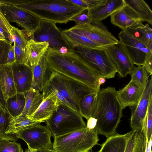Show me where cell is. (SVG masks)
Masks as SVG:
<instances>
[{
    "label": "cell",
    "mask_w": 152,
    "mask_h": 152,
    "mask_svg": "<svg viewBox=\"0 0 152 152\" xmlns=\"http://www.w3.org/2000/svg\"><path fill=\"white\" fill-rule=\"evenodd\" d=\"M61 32L72 48L73 46L79 45L93 48H104L88 38L74 33L68 29L63 30Z\"/></svg>",
    "instance_id": "83f0119b"
},
{
    "label": "cell",
    "mask_w": 152,
    "mask_h": 152,
    "mask_svg": "<svg viewBox=\"0 0 152 152\" xmlns=\"http://www.w3.org/2000/svg\"><path fill=\"white\" fill-rule=\"evenodd\" d=\"M36 152H58L53 149H41L36 150Z\"/></svg>",
    "instance_id": "f907efd6"
},
{
    "label": "cell",
    "mask_w": 152,
    "mask_h": 152,
    "mask_svg": "<svg viewBox=\"0 0 152 152\" xmlns=\"http://www.w3.org/2000/svg\"><path fill=\"white\" fill-rule=\"evenodd\" d=\"M87 120V127L90 130L94 129L96 124L97 119L93 117H91Z\"/></svg>",
    "instance_id": "f6af8a7d"
},
{
    "label": "cell",
    "mask_w": 152,
    "mask_h": 152,
    "mask_svg": "<svg viewBox=\"0 0 152 152\" xmlns=\"http://www.w3.org/2000/svg\"><path fill=\"white\" fill-rule=\"evenodd\" d=\"M106 78L104 77H100L98 80V85L100 87V86L106 81Z\"/></svg>",
    "instance_id": "816d5d0a"
},
{
    "label": "cell",
    "mask_w": 152,
    "mask_h": 152,
    "mask_svg": "<svg viewBox=\"0 0 152 152\" xmlns=\"http://www.w3.org/2000/svg\"><path fill=\"white\" fill-rule=\"evenodd\" d=\"M152 97L148 104L147 113L143 122L142 130L148 142L152 137Z\"/></svg>",
    "instance_id": "836d02e7"
},
{
    "label": "cell",
    "mask_w": 152,
    "mask_h": 152,
    "mask_svg": "<svg viewBox=\"0 0 152 152\" xmlns=\"http://www.w3.org/2000/svg\"><path fill=\"white\" fill-rule=\"evenodd\" d=\"M25 103L23 93L17 92L7 99L5 102V108L13 118H15L22 113Z\"/></svg>",
    "instance_id": "4dcf8cb0"
},
{
    "label": "cell",
    "mask_w": 152,
    "mask_h": 152,
    "mask_svg": "<svg viewBox=\"0 0 152 152\" xmlns=\"http://www.w3.org/2000/svg\"><path fill=\"white\" fill-rule=\"evenodd\" d=\"M152 137L151 138L148 142L146 139L145 152H152Z\"/></svg>",
    "instance_id": "c3c4849f"
},
{
    "label": "cell",
    "mask_w": 152,
    "mask_h": 152,
    "mask_svg": "<svg viewBox=\"0 0 152 152\" xmlns=\"http://www.w3.org/2000/svg\"><path fill=\"white\" fill-rule=\"evenodd\" d=\"M124 4V0H107L104 4L88 9L89 17L91 20L101 21L120 9Z\"/></svg>",
    "instance_id": "ffe728a7"
},
{
    "label": "cell",
    "mask_w": 152,
    "mask_h": 152,
    "mask_svg": "<svg viewBox=\"0 0 152 152\" xmlns=\"http://www.w3.org/2000/svg\"><path fill=\"white\" fill-rule=\"evenodd\" d=\"M23 94L25 99V105L20 115L29 118L39 107L43 100V96L41 92L32 88Z\"/></svg>",
    "instance_id": "d4e9b609"
},
{
    "label": "cell",
    "mask_w": 152,
    "mask_h": 152,
    "mask_svg": "<svg viewBox=\"0 0 152 152\" xmlns=\"http://www.w3.org/2000/svg\"><path fill=\"white\" fill-rule=\"evenodd\" d=\"M107 0H84L88 7V9H91L105 3Z\"/></svg>",
    "instance_id": "b9f144b4"
},
{
    "label": "cell",
    "mask_w": 152,
    "mask_h": 152,
    "mask_svg": "<svg viewBox=\"0 0 152 152\" xmlns=\"http://www.w3.org/2000/svg\"><path fill=\"white\" fill-rule=\"evenodd\" d=\"M10 41L13 43L12 39L7 33L0 28V41Z\"/></svg>",
    "instance_id": "bcb514c9"
},
{
    "label": "cell",
    "mask_w": 152,
    "mask_h": 152,
    "mask_svg": "<svg viewBox=\"0 0 152 152\" xmlns=\"http://www.w3.org/2000/svg\"><path fill=\"white\" fill-rule=\"evenodd\" d=\"M145 45L152 51V30L148 24L139 21L124 30Z\"/></svg>",
    "instance_id": "7402d4cb"
},
{
    "label": "cell",
    "mask_w": 152,
    "mask_h": 152,
    "mask_svg": "<svg viewBox=\"0 0 152 152\" xmlns=\"http://www.w3.org/2000/svg\"><path fill=\"white\" fill-rule=\"evenodd\" d=\"M59 51L61 53L65 54L67 53L69 50L67 47L65 46H63L60 48Z\"/></svg>",
    "instance_id": "f5cc1de1"
},
{
    "label": "cell",
    "mask_w": 152,
    "mask_h": 152,
    "mask_svg": "<svg viewBox=\"0 0 152 152\" xmlns=\"http://www.w3.org/2000/svg\"><path fill=\"white\" fill-rule=\"evenodd\" d=\"M16 137L23 140L28 146L35 150L53 149L51 133L46 126L38 124L15 134Z\"/></svg>",
    "instance_id": "9c48e42d"
},
{
    "label": "cell",
    "mask_w": 152,
    "mask_h": 152,
    "mask_svg": "<svg viewBox=\"0 0 152 152\" xmlns=\"http://www.w3.org/2000/svg\"><path fill=\"white\" fill-rule=\"evenodd\" d=\"M70 21H74L76 25L91 24V20L89 17L88 9L75 16Z\"/></svg>",
    "instance_id": "74e56055"
},
{
    "label": "cell",
    "mask_w": 152,
    "mask_h": 152,
    "mask_svg": "<svg viewBox=\"0 0 152 152\" xmlns=\"http://www.w3.org/2000/svg\"><path fill=\"white\" fill-rule=\"evenodd\" d=\"M123 109L115 88L108 87L100 89L93 116L97 120L94 129L98 134L107 138L115 134L122 116Z\"/></svg>",
    "instance_id": "3957f363"
},
{
    "label": "cell",
    "mask_w": 152,
    "mask_h": 152,
    "mask_svg": "<svg viewBox=\"0 0 152 152\" xmlns=\"http://www.w3.org/2000/svg\"><path fill=\"white\" fill-rule=\"evenodd\" d=\"M41 122L35 121L26 116L20 115L13 118L10 121L5 133L15 135L28 128L40 124Z\"/></svg>",
    "instance_id": "4316f807"
},
{
    "label": "cell",
    "mask_w": 152,
    "mask_h": 152,
    "mask_svg": "<svg viewBox=\"0 0 152 152\" xmlns=\"http://www.w3.org/2000/svg\"><path fill=\"white\" fill-rule=\"evenodd\" d=\"M4 5L15 6L29 11L41 20L59 23H67L86 8L69 0H3Z\"/></svg>",
    "instance_id": "7a4b0ae2"
},
{
    "label": "cell",
    "mask_w": 152,
    "mask_h": 152,
    "mask_svg": "<svg viewBox=\"0 0 152 152\" xmlns=\"http://www.w3.org/2000/svg\"><path fill=\"white\" fill-rule=\"evenodd\" d=\"M0 8L9 22H14L22 27L30 39L39 28L41 19L32 13L18 7L0 5Z\"/></svg>",
    "instance_id": "ba28073f"
},
{
    "label": "cell",
    "mask_w": 152,
    "mask_h": 152,
    "mask_svg": "<svg viewBox=\"0 0 152 152\" xmlns=\"http://www.w3.org/2000/svg\"><path fill=\"white\" fill-rule=\"evenodd\" d=\"M98 134L87 127L54 138L53 149L58 152H87L99 140Z\"/></svg>",
    "instance_id": "5b68a950"
},
{
    "label": "cell",
    "mask_w": 152,
    "mask_h": 152,
    "mask_svg": "<svg viewBox=\"0 0 152 152\" xmlns=\"http://www.w3.org/2000/svg\"><path fill=\"white\" fill-rule=\"evenodd\" d=\"M130 132L123 134H115L107 138L98 152H124Z\"/></svg>",
    "instance_id": "cb8c5ba5"
},
{
    "label": "cell",
    "mask_w": 152,
    "mask_h": 152,
    "mask_svg": "<svg viewBox=\"0 0 152 152\" xmlns=\"http://www.w3.org/2000/svg\"><path fill=\"white\" fill-rule=\"evenodd\" d=\"M31 67L32 72L31 88L42 92L52 71L46 60L45 55L37 64Z\"/></svg>",
    "instance_id": "ac0fdd59"
},
{
    "label": "cell",
    "mask_w": 152,
    "mask_h": 152,
    "mask_svg": "<svg viewBox=\"0 0 152 152\" xmlns=\"http://www.w3.org/2000/svg\"><path fill=\"white\" fill-rule=\"evenodd\" d=\"M0 152H23V150L16 141L0 138Z\"/></svg>",
    "instance_id": "e575fe53"
},
{
    "label": "cell",
    "mask_w": 152,
    "mask_h": 152,
    "mask_svg": "<svg viewBox=\"0 0 152 152\" xmlns=\"http://www.w3.org/2000/svg\"><path fill=\"white\" fill-rule=\"evenodd\" d=\"M74 4L80 7L85 8L88 9V7L84 0H69Z\"/></svg>",
    "instance_id": "7dc6e473"
},
{
    "label": "cell",
    "mask_w": 152,
    "mask_h": 152,
    "mask_svg": "<svg viewBox=\"0 0 152 152\" xmlns=\"http://www.w3.org/2000/svg\"><path fill=\"white\" fill-rule=\"evenodd\" d=\"M89 152V151H88V152Z\"/></svg>",
    "instance_id": "11a10c76"
},
{
    "label": "cell",
    "mask_w": 152,
    "mask_h": 152,
    "mask_svg": "<svg viewBox=\"0 0 152 152\" xmlns=\"http://www.w3.org/2000/svg\"><path fill=\"white\" fill-rule=\"evenodd\" d=\"M110 16L111 23L122 30L141 21L137 13L125 2L121 8Z\"/></svg>",
    "instance_id": "e0dca14e"
},
{
    "label": "cell",
    "mask_w": 152,
    "mask_h": 152,
    "mask_svg": "<svg viewBox=\"0 0 152 152\" xmlns=\"http://www.w3.org/2000/svg\"><path fill=\"white\" fill-rule=\"evenodd\" d=\"M11 31L12 37L16 44L22 49L25 50L28 40L25 31L13 26Z\"/></svg>",
    "instance_id": "d590c367"
},
{
    "label": "cell",
    "mask_w": 152,
    "mask_h": 152,
    "mask_svg": "<svg viewBox=\"0 0 152 152\" xmlns=\"http://www.w3.org/2000/svg\"><path fill=\"white\" fill-rule=\"evenodd\" d=\"M145 141L142 131H131L124 152H145Z\"/></svg>",
    "instance_id": "f1b7e54d"
},
{
    "label": "cell",
    "mask_w": 152,
    "mask_h": 152,
    "mask_svg": "<svg viewBox=\"0 0 152 152\" xmlns=\"http://www.w3.org/2000/svg\"><path fill=\"white\" fill-rule=\"evenodd\" d=\"M91 24L100 30L106 31H109L107 28L100 21L91 20Z\"/></svg>",
    "instance_id": "ee69618b"
},
{
    "label": "cell",
    "mask_w": 152,
    "mask_h": 152,
    "mask_svg": "<svg viewBox=\"0 0 152 152\" xmlns=\"http://www.w3.org/2000/svg\"><path fill=\"white\" fill-rule=\"evenodd\" d=\"M98 93L96 92L90 93L79 101V113L87 120L93 116L97 106Z\"/></svg>",
    "instance_id": "484cf974"
},
{
    "label": "cell",
    "mask_w": 152,
    "mask_h": 152,
    "mask_svg": "<svg viewBox=\"0 0 152 152\" xmlns=\"http://www.w3.org/2000/svg\"><path fill=\"white\" fill-rule=\"evenodd\" d=\"M0 83L6 102L9 97L17 93L10 66H0Z\"/></svg>",
    "instance_id": "603a6c76"
},
{
    "label": "cell",
    "mask_w": 152,
    "mask_h": 152,
    "mask_svg": "<svg viewBox=\"0 0 152 152\" xmlns=\"http://www.w3.org/2000/svg\"><path fill=\"white\" fill-rule=\"evenodd\" d=\"M68 29L88 38L105 48L117 44L119 42L109 31L100 30L91 24L76 25Z\"/></svg>",
    "instance_id": "4fadbf2b"
},
{
    "label": "cell",
    "mask_w": 152,
    "mask_h": 152,
    "mask_svg": "<svg viewBox=\"0 0 152 152\" xmlns=\"http://www.w3.org/2000/svg\"><path fill=\"white\" fill-rule=\"evenodd\" d=\"M12 27V26L6 19L0 7V28L8 34L12 38L13 42L14 40L11 31Z\"/></svg>",
    "instance_id": "ab89813d"
},
{
    "label": "cell",
    "mask_w": 152,
    "mask_h": 152,
    "mask_svg": "<svg viewBox=\"0 0 152 152\" xmlns=\"http://www.w3.org/2000/svg\"><path fill=\"white\" fill-rule=\"evenodd\" d=\"M15 62V56L14 45L10 48L8 54L6 65L10 66Z\"/></svg>",
    "instance_id": "7bdbcfd3"
},
{
    "label": "cell",
    "mask_w": 152,
    "mask_h": 152,
    "mask_svg": "<svg viewBox=\"0 0 152 152\" xmlns=\"http://www.w3.org/2000/svg\"><path fill=\"white\" fill-rule=\"evenodd\" d=\"M13 118L0 104V138L11 141H17L15 135L7 134L6 130L10 120Z\"/></svg>",
    "instance_id": "1f68e13d"
},
{
    "label": "cell",
    "mask_w": 152,
    "mask_h": 152,
    "mask_svg": "<svg viewBox=\"0 0 152 152\" xmlns=\"http://www.w3.org/2000/svg\"><path fill=\"white\" fill-rule=\"evenodd\" d=\"M17 92L23 93L31 88L32 72L31 67L23 64L10 65Z\"/></svg>",
    "instance_id": "9a60e30c"
},
{
    "label": "cell",
    "mask_w": 152,
    "mask_h": 152,
    "mask_svg": "<svg viewBox=\"0 0 152 152\" xmlns=\"http://www.w3.org/2000/svg\"><path fill=\"white\" fill-rule=\"evenodd\" d=\"M118 37L133 64L143 66L147 54L152 51L124 30L120 32Z\"/></svg>",
    "instance_id": "8fae6325"
},
{
    "label": "cell",
    "mask_w": 152,
    "mask_h": 152,
    "mask_svg": "<svg viewBox=\"0 0 152 152\" xmlns=\"http://www.w3.org/2000/svg\"><path fill=\"white\" fill-rule=\"evenodd\" d=\"M15 56V63L26 64L25 50L22 49L13 42Z\"/></svg>",
    "instance_id": "f35d334b"
},
{
    "label": "cell",
    "mask_w": 152,
    "mask_h": 152,
    "mask_svg": "<svg viewBox=\"0 0 152 152\" xmlns=\"http://www.w3.org/2000/svg\"><path fill=\"white\" fill-rule=\"evenodd\" d=\"M45 121L46 126L54 138L86 127L79 113L60 102L56 110Z\"/></svg>",
    "instance_id": "277c9868"
},
{
    "label": "cell",
    "mask_w": 152,
    "mask_h": 152,
    "mask_svg": "<svg viewBox=\"0 0 152 152\" xmlns=\"http://www.w3.org/2000/svg\"><path fill=\"white\" fill-rule=\"evenodd\" d=\"M59 102L56 94L52 92L43 99L38 109L29 118L40 122L45 121L56 110Z\"/></svg>",
    "instance_id": "d6986e66"
},
{
    "label": "cell",
    "mask_w": 152,
    "mask_h": 152,
    "mask_svg": "<svg viewBox=\"0 0 152 152\" xmlns=\"http://www.w3.org/2000/svg\"><path fill=\"white\" fill-rule=\"evenodd\" d=\"M125 3L137 14L142 21L152 25V11L147 3L143 0H124Z\"/></svg>",
    "instance_id": "f546056e"
},
{
    "label": "cell",
    "mask_w": 152,
    "mask_h": 152,
    "mask_svg": "<svg viewBox=\"0 0 152 152\" xmlns=\"http://www.w3.org/2000/svg\"><path fill=\"white\" fill-rule=\"evenodd\" d=\"M144 88L131 80L126 86L117 91V97L123 109L136 104L142 96Z\"/></svg>",
    "instance_id": "2e32d148"
},
{
    "label": "cell",
    "mask_w": 152,
    "mask_h": 152,
    "mask_svg": "<svg viewBox=\"0 0 152 152\" xmlns=\"http://www.w3.org/2000/svg\"><path fill=\"white\" fill-rule=\"evenodd\" d=\"M48 82L58 91L69 107L79 113V100L90 93L97 92L85 85L54 71H52Z\"/></svg>",
    "instance_id": "52a82bcc"
},
{
    "label": "cell",
    "mask_w": 152,
    "mask_h": 152,
    "mask_svg": "<svg viewBox=\"0 0 152 152\" xmlns=\"http://www.w3.org/2000/svg\"><path fill=\"white\" fill-rule=\"evenodd\" d=\"M149 75L152 74V52L148 53L143 66Z\"/></svg>",
    "instance_id": "60d3db41"
},
{
    "label": "cell",
    "mask_w": 152,
    "mask_h": 152,
    "mask_svg": "<svg viewBox=\"0 0 152 152\" xmlns=\"http://www.w3.org/2000/svg\"><path fill=\"white\" fill-rule=\"evenodd\" d=\"M12 44L10 41H0V66L6 64L8 53Z\"/></svg>",
    "instance_id": "8d00e7d4"
},
{
    "label": "cell",
    "mask_w": 152,
    "mask_h": 152,
    "mask_svg": "<svg viewBox=\"0 0 152 152\" xmlns=\"http://www.w3.org/2000/svg\"><path fill=\"white\" fill-rule=\"evenodd\" d=\"M25 152H36V150L33 149L28 146V148L26 150Z\"/></svg>",
    "instance_id": "db71d44e"
},
{
    "label": "cell",
    "mask_w": 152,
    "mask_h": 152,
    "mask_svg": "<svg viewBox=\"0 0 152 152\" xmlns=\"http://www.w3.org/2000/svg\"><path fill=\"white\" fill-rule=\"evenodd\" d=\"M130 74L131 76V80L145 87L149 75L143 66H134Z\"/></svg>",
    "instance_id": "d6a6232c"
},
{
    "label": "cell",
    "mask_w": 152,
    "mask_h": 152,
    "mask_svg": "<svg viewBox=\"0 0 152 152\" xmlns=\"http://www.w3.org/2000/svg\"><path fill=\"white\" fill-rule=\"evenodd\" d=\"M49 47L47 42H37L32 39L28 40L25 50L27 65L31 67L37 64L45 55Z\"/></svg>",
    "instance_id": "44dd1931"
},
{
    "label": "cell",
    "mask_w": 152,
    "mask_h": 152,
    "mask_svg": "<svg viewBox=\"0 0 152 152\" xmlns=\"http://www.w3.org/2000/svg\"><path fill=\"white\" fill-rule=\"evenodd\" d=\"M0 104L4 108L5 105V101L2 92L0 83Z\"/></svg>",
    "instance_id": "681fc988"
},
{
    "label": "cell",
    "mask_w": 152,
    "mask_h": 152,
    "mask_svg": "<svg viewBox=\"0 0 152 152\" xmlns=\"http://www.w3.org/2000/svg\"><path fill=\"white\" fill-rule=\"evenodd\" d=\"M52 71L85 85L99 92L98 80L100 77L88 64L72 50L62 54L49 48L45 55Z\"/></svg>",
    "instance_id": "6da1fadb"
},
{
    "label": "cell",
    "mask_w": 152,
    "mask_h": 152,
    "mask_svg": "<svg viewBox=\"0 0 152 152\" xmlns=\"http://www.w3.org/2000/svg\"><path fill=\"white\" fill-rule=\"evenodd\" d=\"M105 48L115 64L117 72L119 75L124 77L130 74L135 66L121 42L119 41L117 44Z\"/></svg>",
    "instance_id": "5bb4252c"
},
{
    "label": "cell",
    "mask_w": 152,
    "mask_h": 152,
    "mask_svg": "<svg viewBox=\"0 0 152 152\" xmlns=\"http://www.w3.org/2000/svg\"><path fill=\"white\" fill-rule=\"evenodd\" d=\"M38 42H46L49 44V48L59 50L63 46L67 47L69 50L72 47L56 25V23L41 20L39 28L34 33L32 39Z\"/></svg>",
    "instance_id": "30bf717a"
},
{
    "label": "cell",
    "mask_w": 152,
    "mask_h": 152,
    "mask_svg": "<svg viewBox=\"0 0 152 152\" xmlns=\"http://www.w3.org/2000/svg\"><path fill=\"white\" fill-rule=\"evenodd\" d=\"M152 77L148 78L138 102L130 107L131 110L130 126L133 130H141L150 99L152 97Z\"/></svg>",
    "instance_id": "7c38bea8"
},
{
    "label": "cell",
    "mask_w": 152,
    "mask_h": 152,
    "mask_svg": "<svg viewBox=\"0 0 152 152\" xmlns=\"http://www.w3.org/2000/svg\"><path fill=\"white\" fill-rule=\"evenodd\" d=\"M71 50L100 77L107 79L115 77L116 66L105 48H93L75 45Z\"/></svg>",
    "instance_id": "8992f818"
}]
</instances>
